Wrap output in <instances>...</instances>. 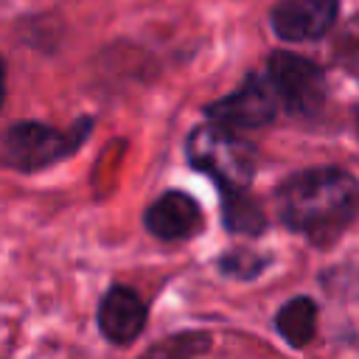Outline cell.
I'll use <instances>...</instances> for the list:
<instances>
[{
	"label": "cell",
	"instance_id": "cell-1",
	"mask_svg": "<svg viewBox=\"0 0 359 359\" xmlns=\"http://www.w3.org/2000/svg\"><path fill=\"white\" fill-rule=\"evenodd\" d=\"M283 224L314 244L342 236L359 216V182L342 168H309L278 188Z\"/></svg>",
	"mask_w": 359,
	"mask_h": 359
},
{
	"label": "cell",
	"instance_id": "cell-2",
	"mask_svg": "<svg viewBox=\"0 0 359 359\" xmlns=\"http://www.w3.org/2000/svg\"><path fill=\"white\" fill-rule=\"evenodd\" d=\"M188 163L205 171L222 191L247 188L255 171V149L250 140L222 123L196 126L188 137Z\"/></svg>",
	"mask_w": 359,
	"mask_h": 359
},
{
	"label": "cell",
	"instance_id": "cell-3",
	"mask_svg": "<svg viewBox=\"0 0 359 359\" xmlns=\"http://www.w3.org/2000/svg\"><path fill=\"white\" fill-rule=\"evenodd\" d=\"M87 126H90V121H81V126L76 123L70 132H62V129H53L48 123L22 121L6 132L3 157L8 165H14L20 171H36V168L70 154L81 143Z\"/></svg>",
	"mask_w": 359,
	"mask_h": 359
},
{
	"label": "cell",
	"instance_id": "cell-4",
	"mask_svg": "<svg viewBox=\"0 0 359 359\" xmlns=\"http://www.w3.org/2000/svg\"><path fill=\"white\" fill-rule=\"evenodd\" d=\"M269 81L278 93V101L297 115H311L325 101V76L323 70L292 50H275L269 56Z\"/></svg>",
	"mask_w": 359,
	"mask_h": 359
},
{
	"label": "cell",
	"instance_id": "cell-5",
	"mask_svg": "<svg viewBox=\"0 0 359 359\" xmlns=\"http://www.w3.org/2000/svg\"><path fill=\"white\" fill-rule=\"evenodd\" d=\"M278 107L280 101L269 76H247L236 93L208 107V118L227 129H255L269 123L278 115Z\"/></svg>",
	"mask_w": 359,
	"mask_h": 359
},
{
	"label": "cell",
	"instance_id": "cell-6",
	"mask_svg": "<svg viewBox=\"0 0 359 359\" xmlns=\"http://www.w3.org/2000/svg\"><path fill=\"white\" fill-rule=\"evenodd\" d=\"M337 0H283L272 8V31L289 42L317 39L337 22Z\"/></svg>",
	"mask_w": 359,
	"mask_h": 359
},
{
	"label": "cell",
	"instance_id": "cell-7",
	"mask_svg": "<svg viewBox=\"0 0 359 359\" xmlns=\"http://www.w3.org/2000/svg\"><path fill=\"white\" fill-rule=\"evenodd\" d=\"M146 325V303L129 286H112L98 303V328L112 345H129Z\"/></svg>",
	"mask_w": 359,
	"mask_h": 359
},
{
	"label": "cell",
	"instance_id": "cell-8",
	"mask_svg": "<svg viewBox=\"0 0 359 359\" xmlns=\"http://www.w3.org/2000/svg\"><path fill=\"white\" fill-rule=\"evenodd\" d=\"M143 222L151 236H157L163 241H180L199 230L202 210L194 196H188L182 191H168L149 205Z\"/></svg>",
	"mask_w": 359,
	"mask_h": 359
},
{
	"label": "cell",
	"instance_id": "cell-9",
	"mask_svg": "<svg viewBox=\"0 0 359 359\" xmlns=\"http://www.w3.org/2000/svg\"><path fill=\"white\" fill-rule=\"evenodd\" d=\"M275 328L292 348L309 345L314 339V331H317V306H314V300L311 297H292L275 314Z\"/></svg>",
	"mask_w": 359,
	"mask_h": 359
},
{
	"label": "cell",
	"instance_id": "cell-10",
	"mask_svg": "<svg viewBox=\"0 0 359 359\" xmlns=\"http://www.w3.org/2000/svg\"><path fill=\"white\" fill-rule=\"evenodd\" d=\"M222 219L230 233L255 236L264 230V213L261 205L247 194V188L222 191Z\"/></svg>",
	"mask_w": 359,
	"mask_h": 359
},
{
	"label": "cell",
	"instance_id": "cell-11",
	"mask_svg": "<svg viewBox=\"0 0 359 359\" xmlns=\"http://www.w3.org/2000/svg\"><path fill=\"white\" fill-rule=\"evenodd\" d=\"M205 345H208V339L202 334H180L165 342H157L149 351V356H143V359H191L194 353L205 351Z\"/></svg>",
	"mask_w": 359,
	"mask_h": 359
},
{
	"label": "cell",
	"instance_id": "cell-12",
	"mask_svg": "<svg viewBox=\"0 0 359 359\" xmlns=\"http://www.w3.org/2000/svg\"><path fill=\"white\" fill-rule=\"evenodd\" d=\"M334 53H337V59L345 65V70L359 73V22L342 28V34L337 36Z\"/></svg>",
	"mask_w": 359,
	"mask_h": 359
},
{
	"label": "cell",
	"instance_id": "cell-13",
	"mask_svg": "<svg viewBox=\"0 0 359 359\" xmlns=\"http://www.w3.org/2000/svg\"><path fill=\"white\" fill-rule=\"evenodd\" d=\"M261 266H264V258H258L252 252H241V250L238 252H227L222 258V272L233 275V278H252V275L261 272Z\"/></svg>",
	"mask_w": 359,
	"mask_h": 359
},
{
	"label": "cell",
	"instance_id": "cell-14",
	"mask_svg": "<svg viewBox=\"0 0 359 359\" xmlns=\"http://www.w3.org/2000/svg\"><path fill=\"white\" fill-rule=\"evenodd\" d=\"M3 98H6V70H3V59H0V107H3Z\"/></svg>",
	"mask_w": 359,
	"mask_h": 359
}]
</instances>
